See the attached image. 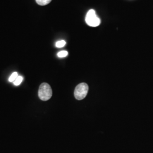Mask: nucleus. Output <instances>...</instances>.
Listing matches in <instances>:
<instances>
[{
	"mask_svg": "<svg viewBox=\"0 0 153 153\" xmlns=\"http://www.w3.org/2000/svg\"><path fill=\"white\" fill-rule=\"evenodd\" d=\"M38 95L39 98L43 101L48 100L52 96V90L49 84L43 83L39 88Z\"/></svg>",
	"mask_w": 153,
	"mask_h": 153,
	"instance_id": "obj_1",
	"label": "nucleus"
},
{
	"mask_svg": "<svg viewBox=\"0 0 153 153\" xmlns=\"http://www.w3.org/2000/svg\"><path fill=\"white\" fill-rule=\"evenodd\" d=\"M85 20L88 25L94 27L98 26L101 22L100 18L97 16L96 12L93 9H91L88 11Z\"/></svg>",
	"mask_w": 153,
	"mask_h": 153,
	"instance_id": "obj_2",
	"label": "nucleus"
},
{
	"mask_svg": "<svg viewBox=\"0 0 153 153\" xmlns=\"http://www.w3.org/2000/svg\"><path fill=\"white\" fill-rule=\"evenodd\" d=\"M88 91V86L86 83H81L76 86L74 90V97L77 100H80L85 98Z\"/></svg>",
	"mask_w": 153,
	"mask_h": 153,
	"instance_id": "obj_3",
	"label": "nucleus"
},
{
	"mask_svg": "<svg viewBox=\"0 0 153 153\" xmlns=\"http://www.w3.org/2000/svg\"><path fill=\"white\" fill-rule=\"evenodd\" d=\"M52 0H36V3L40 6H45L49 4Z\"/></svg>",
	"mask_w": 153,
	"mask_h": 153,
	"instance_id": "obj_4",
	"label": "nucleus"
},
{
	"mask_svg": "<svg viewBox=\"0 0 153 153\" xmlns=\"http://www.w3.org/2000/svg\"><path fill=\"white\" fill-rule=\"evenodd\" d=\"M18 76V74L17 72H14L10 76L9 78V81L10 82H14V81L16 79V78Z\"/></svg>",
	"mask_w": 153,
	"mask_h": 153,
	"instance_id": "obj_5",
	"label": "nucleus"
},
{
	"mask_svg": "<svg viewBox=\"0 0 153 153\" xmlns=\"http://www.w3.org/2000/svg\"><path fill=\"white\" fill-rule=\"evenodd\" d=\"M23 79V78L22 76H18L16 78V79L14 81V85L15 86H19Z\"/></svg>",
	"mask_w": 153,
	"mask_h": 153,
	"instance_id": "obj_6",
	"label": "nucleus"
},
{
	"mask_svg": "<svg viewBox=\"0 0 153 153\" xmlns=\"http://www.w3.org/2000/svg\"><path fill=\"white\" fill-rule=\"evenodd\" d=\"M66 42L65 40H60L56 42V47L57 48H62L65 45Z\"/></svg>",
	"mask_w": 153,
	"mask_h": 153,
	"instance_id": "obj_7",
	"label": "nucleus"
},
{
	"mask_svg": "<svg viewBox=\"0 0 153 153\" xmlns=\"http://www.w3.org/2000/svg\"><path fill=\"white\" fill-rule=\"evenodd\" d=\"M68 55V52L66 51H62L59 52L58 53H57V56L59 57H60V58H62V57H65L66 56H67Z\"/></svg>",
	"mask_w": 153,
	"mask_h": 153,
	"instance_id": "obj_8",
	"label": "nucleus"
}]
</instances>
